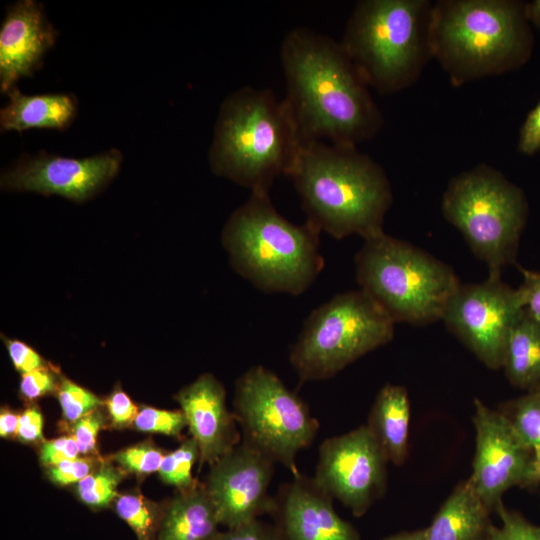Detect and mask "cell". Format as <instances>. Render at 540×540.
<instances>
[{"mask_svg":"<svg viewBox=\"0 0 540 540\" xmlns=\"http://www.w3.org/2000/svg\"><path fill=\"white\" fill-rule=\"evenodd\" d=\"M280 57L287 103L304 142L357 146L383 127V115L340 42L309 28L284 37Z\"/></svg>","mask_w":540,"mask_h":540,"instance_id":"1","label":"cell"},{"mask_svg":"<svg viewBox=\"0 0 540 540\" xmlns=\"http://www.w3.org/2000/svg\"><path fill=\"white\" fill-rule=\"evenodd\" d=\"M57 397L64 419L72 424L105 405L94 393L65 377L59 382Z\"/></svg>","mask_w":540,"mask_h":540,"instance_id":"28","label":"cell"},{"mask_svg":"<svg viewBox=\"0 0 540 540\" xmlns=\"http://www.w3.org/2000/svg\"><path fill=\"white\" fill-rule=\"evenodd\" d=\"M382 540H426V529H419L410 532H401Z\"/></svg>","mask_w":540,"mask_h":540,"instance_id":"44","label":"cell"},{"mask_svg":"<svg viewBox=\"0 0 540 540\" xmlns=\"http://www.w3.org/2000/svg\"><path fill=\"white\" fill-rule=\"evenodd\" d=\"M8 102L0 110L1 132L55 129L64 131L77 116V99L70 93L26 95L17 86L7 94Z\"/></svg>","mask_w":540,"mask_h":540,"instance_id":"19","label":"cell"},{"mask_svg":"<svg viewBox=\"0 0 540 540\" xmlns=\"http://www.w3.org/2000/svg\"><path fill=\"white\" fill-rule=\"evenodd\" d=\"M523 281L517 288L523 308L540 323V271L519 268Z\"/></svg>","mask_w":540,"mask_h":540,"instance_id":"40","label":"cell"},{"mask_svg":"<svg viewBox=\"0 0 540 540\" xmlns=\"http://www.w3.org/2000/svg\"><path fill=\"white\" fill-rule=\"evenodd\" d=\"M19 416L9 409H2L0 414V435L8 438L17 435Z\"/></svg>","mask_w":540,"mask_h":540,"instance_id":"42","label":"cell"},{"mask_svg":"<svg viewBox=\"0 0 540 540\" xmlns=\"http://www.w3.org/2000/svg\"><path fill=\"white\" fill-rule=\"evenodd\" d=\"M473 423L476 449L468 479L490 512L503 504V494L513 487H538L533 468V450L516 435L498 410L474 400Z\"/></svg>","mask_w":540,"mask_h":540,"instance_id":"13","label":"cell"},{"mask_svg":"<svg viewBox=\"0 0 540 540\" xmlns=\"http://www.w3.org/2000/svg\"><path fill=\"white\" fill-rule=\"evenodd\" d=\"M270 515L281 540H360L356 528L337 514L333 498L299 472L280 486Z\"/></svg>","mask_w":540,"mask_h":540,"instance_id":"16","label":"cell"},{"mask_svg":"<svg viewBox=\"0 0 540 540\" xmlns=\"http://www.w3.org/2000/svg\"><path fill=\"white\" fill-rule=\"evenodd\" d=\"M501 368L517 388L540 386V323L524 308L508 334Z\"/></svg>","mask_w":540,"mask_h":540,"instance_id":"23","label":"cell"},{"mask_svg":"<svg viewBox=\"0 0 540 540\" xmlns=\"http://www.w3.org/2000/svg\"><path fill=\"white\" fill-rule=\"evenodd\" d=\"M429 0H361L340 41L368 87L393 94L413 85L432 58Z\"/></svg>","mask_w":540,"mask_h":540,"instance_id":"6","label":"cell"},{"mask_svg":"<svg viewBox=\"0 0 540 540\" xmlns=\"http://www.w3.org/2000/svg\"><path fill=\"white\" fill-rule=\"evenodd\" d=\"M124 472L111 460H101L88 476L77 483L78 498L93 510L106 508L118 497L117 488Z\"/></svg>","mask_w":540,"mask_h":540,"instance_id":"26","label":"cell"},{"mask_svg":"<svg viewBox=\"0 0 540 540\" xmlns=\"http://www.w3.org/2000/svg\"><path fill=\"white\" fill-rule=\"evenodd\" d=\"M58 386L56 373L47 366L22 374L19 391L25 399L34 400L57 391Z\"/></svg>","mask_w":540,"mask_h":540,"instance_id":"34","label":"cell"},{"mask_svg":"<svg viewBox=\"0 0 540 540\" xmlns=\"http://www.w3.org/2000/svg\"><path fill=\"white\" fill-rule=\"evenodd\" d=\"M199 459L198 444L192 437L186 438L175 450L164 455L158 471L160 478L180 493L193 491L201 486L192 476V468Z\"/></svg>","mask_w":540,"mask_h":540,"instance_id":"27","label":"cell"},{"mask_svg":"<svg viewBox=\"0 0 540 540\" xmlns=\"http://www.w3.org/2000/svg\"><path fill=\"white\" fill-rule=\"evenodd\" d=\"M164 455L162 450L151 443L143 442L122 449L111 458L124 471L147 475L159 471Z\"/></svg>","mask_w":540,"mask_h":540,"instance_id":"30","label":"cell"},{"mask_svg":"<svg viewBox=\"0 0 540 540\" xmlns=\"http://www.w3.org/2000/svg\"><path fill=\"white\" fill-rule=\"evenodd\" d=\"M233 413L241 441L297 473L296 457L314 441L319 421L294 391L262 365L236 381Z\"/></svg>","mask_w":540,"mask_h":540,"instance_id":"10","label":"cell"},{"mask_svg":"<svg viewBox=\"0 0 540 540\" xmlns=\"http://www.w3.org/2000/svg\"><path fill=\"white\" fill-rule=\"evenodd\" d=\"M165 505L166 502H154L139 492L118 495L114 502L115 512L131 528L137 540H155Z\"/></svg>","mask_w":540,"mask_h":540,"instance_id":"24","label":"cell"},{"mask_svg":"<svg viewBox=\"0 0 540 540\" xmlns=\"http://www.w3.org/2000/svg\"><path fill=\"white\" fill-rule=\"evenodd\" d=\"M517 149L527 156L540 151V99L528 113L519 130Z\"/></svg>","mask_w":540,"mask_h":540,"instance_id":"39","label":"cell"},{"mask_svg":"<svg viewBox=\"0 0 540 540\" xmlns=\"http://www.w3.org/2000/svg\"><path fill=\"white\" fill-rule=\"evenodd\" d=\"M176 401L184 413L191 437L200 450L199 469L212 465L241 442L233 411L226 404V390L212 374L200 375L183 387Z\"/></svg>","mask_w":540,"mask_h":540,"instance_id":"18","label":"cell"},{"mask_svg":"<svg viewBox=\"0 0 540 540\" xmlns=\"http://www.w3.org/2000/svg\"><path fill=\"white\" fill-rule=\"evenodd\" d=\"M430 45L432 58L454 87L518 70L529 61L534 48L526 2H433Z\"/></svg>","mask_w":540,"mask_h":540,"instance_id":"3","label":"cell"},{"mask_svg":"<svg viewBox=\"0 0 540 540\" xmlns=\"http://www.w3.org/2000/svg\"><path fill=\"white\" fill-rule=\"evenodd\" d=\"M59 32L36 0H19L6 7L0 26V91L7 94L17 82L43 65Z\"/></svg>","mask_w":540,"mask_h":540,"instance_id":"17","label":"cell"},{"mask_svg":"<svg viewBox=\"0 0 540 540\" xmlns=\"http://www.w3.org/2000/svg\"><path fill=\"white\" fill-rule=\"evenodd\" d=\"M501 526L491 524L486 540H540V526L527 521L520 513L501 504L495 511Z\"/></svg>","mask_w":540,"mask_h":540,"instance_id":"31","label":"cell"},{"mask_svg":"<svg viewBox=\"0 0 540 540\" xmlns=\"http://www.w3.org/2000/svg\"><path fill=\"white\" fill-rule=\"evenodd\" d=\"M43 424L38 407H28L19 415L17 437L27 443L44 442Z\"/></svg>","mask_w":540,"mask_h":540,"instance_id":"41","label":"cell"},{"mask_svg":"<svg viewBox=\"0 0 540 540\" xmlns=\"http://www.w3.org/2000/svg\"><path fill=\"white\" fill-rule=\"evenodd\" d=\"M394 325L362 289L335 295L309 314L290 349L299 384L329 379L389 343Z\"/></svg>","mask_w":540,"mask_h":540,"instance_id":"9","label":"cell"},{"mask_svg":"<svg viewBox=\"0 0 540 540\" xmlns=\"http://www.w3.org/2000/svg\"><path fill=\"white\" fill-rule=\"evenodd\" d=\"M441 210L484 262L489 278L515 263L528 217L523 190L499 170L480 163L452 177L443 193Z\"/></svg>","mask_w":540,"mask_h":540,"instance_id":"8","label":"cell"},{"mask_svg":"<svg viewBox=\"0 0 540 540\" xmlns=\"http://www.w3.org/2000/svg\"><path fill=\"white\" fill-rule=\"evenodd\" d=\"M356 280L394 323L424 326L442 320L461 284L452 267L404 240L379 235L355 255Z\"/></svg>","mask_w":540,"mask_h":540,"instance_id":"7","label":"cell"},{"mask_svg":"<svg viewBox=\"0 0 540 540\" xmlns=\"http://www.w3.org/2000/svg\"><path fill=\"white\" fill-rule=\"evenodd\" d=\"M80 450L73 436H62L44 441L40 448V462L48 467L79 457Z\"/></svg>","mask_w":540,"mask_h":540,"instance_id":"36","label":"cell"},{"mask_svg":"<svg viewBox=\"0 0 540 540\" xmlns=\"http://www.w3.org/2000/svg\"><path fill=\"white\" fill-rule=\"evenodd\" d=\"M105 423L103 412L97 409L72 424L71 433L78 444L80 454L87 456L95 452L97 435Z\"/></svg>","mask_w":540,"mask_h":540,"instance_id":"33","label":"cell"},{"mask_svg":"<svg viewBox=\"0 0 540 540\" xmlns=\"http://www.w3.org/2000/svg\"><path fill=\"white\" fill-rule=\"evenodd\" d=\"M410 402L401 385L387 383L377 393L365 424L389 462L401 465L408 456Z\"/></svg>","mask_w":540,"mask_h":540,"instance_id":"21","label":"cell"},{"mask_svg":"<svg viewBox=\"0 0 540 540\" xmlns=\"http://www.w3.org/2000/svg\"><path fill=\"white\" fill-rule=\"evenodd\" d=\"M497 410L527 447L540 449V386L503 403Z\"/></svg>","mask_w":540,"mask_h":540,"instance_id":"25","label":"cell"},{"mask_svg":"<svg viewBox=\"0 0 540 540\" xmlns=\"http://www.w3.org/2000/svg\"><path fill=\"white\" fill-rule=\"evenodd\" d=\"M3 340L13 366L21 374L48 366L42 356L23 341L8 338Z\"/></svg>","mask_w":540,"mask_h":540,"instance_id":"37","label":"cell"},{"mask_svg":"<svg viewBox=\"0 0 540 540\" xmlns=\"http://www.w3.org/2000/svg\"><path fill=\"white\" fill-rule=\"evenodd\" d=\"M320 233L307 221L284 218L268 191H251L224 225L222 244L234 270L257 289L295 296L323 270Z\"/></svg>","mask_w":540,"mask_h":540,"instance_id":"5","label":"cell"},{"mask_svg":"<svg viewBox=\"0 0 540 540\" xmlns=\"http://www.w3.org/2000/svg\"><path fill=\"white\" fill-rule=\"evenodd\" d=\"M275 464L265 454L241 441L210 465L202 485L221 525L233 528L271 514L274 496L269 494V486Z\"/></svg>","mask_w":540,"mask_h":540,"instance_id":"15","label":"cell"},{"mask_svg":"<svg viewBox=\"0 0 540 540\" xmlns=\"http://www.w3.org/2000/svg\"><path fill=\"white\" fill-rule=\"evenodd\" d=\"M101 460L102 459L96 458L94 455L66 460L57 465L48 467L47 476L53 483L59 486L78 483L88 476Z\"/></svg>","mask_w":540,"mask_h":540,"instance_id":"32","label":"cell"},{"mask_svg":"<svg viewBox=\"0 0 540 540\" xmlns=\"http://www.w3.org/2000/svg\"><path fill=\"white\" fill-rule=\"evenodd\" d=\"M214 540H281L277 527L259 518L220 531Z\"/></svg>","mask_w":540,"mask_h":540,"instance_id":"35","label":"cell"},{"mask_svg":"<svg viewBox=\"0 0 540 540\" xmlns=\"http://www.w3.org/2000/svg\"><path fill=\"white\" fill-rule=\"evenodd\" d=\"M301 199L306 221L336 239L364 240L384 232L393 201L382 168L357 146L304 142L288 174Z\"/></svg>","mask_w":540,"mask_h":540,"instance_id":"2","label":"cell"},{"mask_svg":"<svg viewBox=\"0 0 540 540\" xmlns=\"http://www.w3.org/2000/svg\"><path fill=\"white\" fill-rule=\"evenodd\" d=\"M522 310L517 288L487 277L480 283L460 284L442 320L485 366L499 369L508 334Z\"/></svg>","mask_w":540,"mask_h":540,"instance_id":"11","label":"cell"},{"mask_svg":"<svg viewBox=\"0 0 540 540\" xmlns=\"http://www.w3.org/2000/svg\"><path fill=\"white\" fill-rule=\"evenodd\" d=\"M123 154L116 148L84 157H65L40 150L22 154L1 173L3 190L58 195L83 202L98 194L116 177Z\"/></svg>","mask_w":540,"mask_h":540,"instance_id":"14","label":"cell"},{"mask_svg":"<svg viewBox=\"0 0 540 540\" xmlns=\"http://www.w3.org/2000/svg\"><path fill=\"white\" fill-rule=\"evenodd\" d=\"M220 525L215 507L201 484L166 501L155 540H214Z\"/></svg>","mask_w":540,"mask_h":540,"instance_id":"22","label":"cell"},{"mask_svg":"<svg viewBox=\"0 0 540 540\" xmlns=\"http://www.w3.org/2000/svg\"><path fill=\"white\" fill-rule=\"evenodd\" d=\"M388 462L368 427L361 425L321 442L313 478L360 517L384 495Z\"/></svg>","mask_w":540,"mask_h":540,"instance_id":"12","label":"cell"},{"mask_svg":"<svg viewBox=\"0 0 540 540\" xmlns=\"http://www.w3.org/2000/svg\"><path fill=\"white\" fill-rule=\"evenodd\" d=\"M303 143L284 99L269 89L243 86L220 105L209 165L217 176L269 192L277 177L288 176Z\"/></svg>","mask_w":540,"mask_h":540,"instance_id":"4","label":"cell"},{"mask_svg":"<svg viewBox=\"0 0 540 540\" xmlns=\"http://www.w3.org/2000/svg\"><path fill=\"white\" fill-rule=\"evenodd\" d=\"M105 405L112 425L117 428L130 425L138 414L137 406L119 386L107 397Z\"/></svg>","mask_w":540,"mask_h":540,"instance_id":"38","label":"cell"},{"mask_svg":"<svg viewBox=\"0 0 540 540\" xmlns=\"http://www.w3.org/2000/svg\"><path fill=\"white\" fill-rule=\"evenodd\" d=\"M533 468L538 485H540V449L533 450Z\"/></svg>","mask_w":540,"mask_h":540,"instance_id":"45","label":"cell"},{"mask_svg":"<svg viewBox=\"0 0 540 540\" xmlns=\"http://www.w3.org/2000/svg\"><path fill=\"white\" fill-rule=\"evenodd\" d=\"M526 13L531 25L540 29V0L526 3Z\"/></svg>","mask_w":540,"mask_h":540,"instance_id":"43","label":"cell"},{"mask_svg":"<svg viewBox=\"0 0 540 540\" xmlns=\"http://www.w3.org/2000/svg\"><path fill=\"white\" fill-rule=\"evenodd\" d=\"M133 425L140 432L179 437L187 426V420L181 409L163 410L144 406L138 411Z\"/></svg>","mask_w":540,"mask_h":540,"instance_id":"29","label":"cell"},{"mask_svg":"<svg viewBox=\"0 0 540 540\" xmlns=\"http://www.w3.org/2000/svg\"><path fill=\"white\" fill-rule=\"evenodd\" d=\"M490 513L469 480L462 481L426 528V540H486Z\"/></svg>","mask_w":540,"mask_h":540,"instance_id":"20","label":"cell"}]
</instances>
